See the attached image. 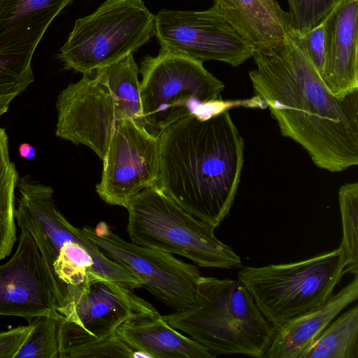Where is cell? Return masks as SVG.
<instances>
[{
	"mask_svg": "<svg viewBox=\"0 0 358 358\" xmlns=\"http://www.w3.org/2000/svg\"><path fill=\"white\" fill-rule=\"evenodd\" d=\"M255 94L281 134L299 144L317 167L341 172L358 164V91L336 98L307 56L287 36L253 52Z\"/></svg>",
	"mask_w": 358,
	"mask_h": 358,
	"instance_id": "1",
	"label": "cell"
},
{
	"mask_svg": "<svg viewBox=\"0 0 358 358\" xmlns=\"http://www.w3.org/2000/svg\"><path fill=\"white\" fill-rule=\"evenodd\" d=\"M231 104L187 116L159 135L158 186L187 213L215 227L229 213L244 162Z\"/></svg>",
	"mask_w": 358,
	"mask_h": 358,
	"instance_id": "2",
	"label": "cell"
},
{
	"mask_svg": "<svg viewBox=\"0 0 358 358\" xmlns=\"http://www.w3.org/2000/svg\"><path fill=\"white\" fill-rule=\"evenodd\" d=\"M163 317L216 356L264 358L277 329L238 279L202 275L194 303Z\"/></svg>",
	"mask_w": 358,
	"mask_h": 358,
	"instance_id": "3",
	"label": "cell"
},
{
	"mask_svg": "<svg viewBox=\"0 0 358 358\" xmlns=\"http://www.w3.org/2000/svg\"><path fill=\"white\" fill-rule=\"evenodd\" d=\"M133 289L97 274L72 288L58 311L59 358L100 357L121 324L160 315Z\"/></svg>",
	"mask_w": 358,
	"mask_h": 358,
	"instance_id": "4",
	"label": "cell"
},
{
	"mask_svg": "<svg viewBox=\"0 0 358 358\" xmlns=\"http://www.w3.org/2000/svg\"><path fill=\"white\" fill-rule=\"evenodd\" d=\"M126 208L132 243L186 257L201 267L242 266L241 257L216 238L215 227L187 213L157 183L142 190Z\"/></svg>",
	"mask_w": 358,
	"mask_h": 358,
	"instance_id": "5",
	"label": "cell"
},
{
	"mask_svg": "<svg viewBox=\"0 0 358 358\" xmlns=\"http://www.w3.org/2000/svg\"><path fill=\"white\" fill-rule=\"evenodd\" d=\"M345 274L339 246L298 262L242 266L237 276L264 317L278 327L325 303Z\"/></svg>",
	"mask_w": 358,
	"mask_h": 358,
	"instance_id": "6",
	"label": "cell"
},
{
	"mask_svg": "<svg viewBox=\"0 0 358 358\" xmlns=\"http://www.w3.org/2000/svg\"><path fill=\"white\" fill-rule=\"evenodd\" d=\"M142 124L157 135L177 121L223 102L222 82L203 61L160 49L141 62Z\"/></svg>",
	"mask_w": 358,
	"mask_h": 358,
	"instance_id": "7",
	"label": "cell"
},
{
	"mask_svg": "<svg viewBox=\"0 0 358 358\" xmlns=\"http://www.w3.org/2000/svg\"><path fill=\"white\" fill-rule=\"evenodd\" d=\"M155 35V15L142 0H106L78 19L59 57L67 69L91 76L136 52Z\"/></svg>",
	"mask_w": 358,
	"mask_h": 358,
	"instance_id": "8",
	"label": "cell"
},
{
	"mask_svg": "<svg viewBox=\"0 0 358 358\" xmlns=\"http://www.w3.org/2000/svg\"><path fill=\"white\" fill-rule=\"evenodd\" d=\"M81 231L102 254L139 278L143 287L166 306L179 310L194 303L202 276L196 266L169 252L128 242L104 222Z\"/></svg>",
	"mask_w": 358,
	"mask_h": 358,
	"instance_id": "9",
	"label": "cell"
},
{
	"mask_svg": "<svg viewBox=\"0 0 358 358\" xmlns=\"http://www.w3.org/2000/svg\"><path fill=\"white\" fill-rule=\"evenodd\" d=\"M159 136L134 119L117 120L103 158L96 192L106 203L126 208L142 190L157 183Z\"/></svg>",
	"mask_w": 358,
	"mask_h": 358,
	"instance_id": "10",
	"label": "cell"
},
{
	"mask_svg": "<svg viewBox=\"0 0 358 358\" xmlns=\"http://www.w3.org/2000/svg\"><path fill=\"white\" fill-rule=\"evenodd\" d=\"M161 49L237 66L252 57L254 48L225 20L219 5L201 10H161L155 15Z\"/></svg>",
	"mask_w": 358,
	"mask_h": 358,
	"instance_id": "11",
	"label": "cell"
},
{
	"mask_svg": "<svg viewBox=\"0 0 358 358\" xmlns=\"http://www.w3.org/2000/svg\"><path fill=\"white\" fill-rule=\"evenodd\" d=\"M73 0H0V97L34 81L31 59L48 27Z\"/></svg>",
	"mask_w": 358,
	"mask_h": 358,
	"instance_id": "12",
	"label": "cell"
},
{
	"mask_svg": "<svg viewBox=\"0 0 358 358\" xmlns=\"http://www.w3.org/2000/svg\"><path fill=\"white\" fill-rule=\"evenodd\" d=\"M55 134L89 147L103 160L117 119L112 94L96 73L83 75L57 96Z\"/></svg>",
	"mask_w": 358,
	"mask_h": 358,
	"instance_id": "13",
	"label": "cell"
},
{
	"mask_svg": "<svg viewBox=\"0 0 358 358\" xmlns=\"http://www.w3.org/2000/svg\"><path fill=\"white\" fill-rule=\"evenodd\" d=\"M51 278L29 233L20 228L17 249L0 264V315L34 317L57 313Z\"/></svg>",
	"mask_w": 358,
	"mask_h": 358,
	"instance_id": "14",
	"label": "cell"
},
{
	"mask_svg": "<svg viewBox=\"0 0 358 358\" xmlns=\"http://www.w3.org/2000/svg\"><path fill=\"white\" fill-rule=\"evenodd\" d=\"M358 0H341L324 20V64L320 76L343 99L358 91Z\"/></svg>",
	"mask_w": 358,
	"mask_h": 358,
	"instance_id": "15",
	"label": "cell"
},
{
	"mask_svg": "<svg viewBox=\"0 0 358 358\" xmlns=\"http://www.w3.org/2000/svg\"><path fill=\"white\" fill-rule=\"evenodd\" d=\"M357 299L358 275H355L322 305L277 327L264 358H299L328 324Z\"/></svg>",
	"mask_w": 358,
	"mask_h": 358,
	"instance_id": "16",
	"label": "cell"
},
{
	"mask_svg": "<svg viewBox=\"0 0 358 358\" xmlns=\"http://www.w3.org/2000/svg\"><path fill=\"white\" fill-rule=\"evenodd\" d=\"M236 32L255 50L283 41L289 31V14L276 0H214Z\"/></svg>",
	"mask_w": 358,
	"mask_h": 358,
	"instance_id": "17",
	"label": "cell"
},
{
	"mask_svg": "<svg viewBox=\"0 0 358 358\" xmlns=\"http://www.w3.org/2000/svg\"><path fill=\"white\" fill-rule=\"evenodd\" d=\"M117 335L133 350L150 358H215L207 348L178 332L163 316L130 320L116 330Z\"/></svg>",
	"mask_w": 358,
	"mask_h": 358,
	"instance_id": "18",
	"label": "cell"
},
{
	"mask_svg": "<svg viewBox=\"0 0 358 358\" xmlns=\"http://www.w3.org/2000/svg\"><path fill=\"white\" fill-rule=\"evenodd\" d=\"M139 73L140 68L133 53L94 73L107 85L112 94L117 121L130 118L142 124Z\"/></svg>",
	"mask_w": 358,
	"mask_h": 358,
	"instance_id": "19",
	"label": "cell"
},
{
	"mask_svg": "<svg viewBox=\"0 0 358 358\" xmlns=\"http://www.w3.org/2000/svg\"><path fill=\"white\" fill-rule=\"evenodd\" d=\"M299 358H358V305L332 320Z\"/></svg>",
	"mask_w": 358,
	"mask_h": 358,
	"instance_id": "20",
	"label": "cell"
},
{
	"mask_svg": "<svg viewBox=\"0 0 358 358\" xmlns=\"http://www.w3.org/2000/svg\"><path fill=\"white\" fill-rule=\"evenodd\" d=\"M19 178L9 155L7 134L0 127V260L10 255L16 241L15 190Z\"/></svg>",
	"mask_w": 358,
	"mask_h": 358,
	"instance_id": "21",
	"label": "cell"
},
{
	"mask_svg": "<svg viewBox=\"0 0 358 358\" xmlns=\"http://www.w3.org/2000/svg\"><path fill=\"white\" fill-rule=\"evenodd\" d=\"M346 273L358 275V182H346L338 189Z\"/></svg>",
	"mask_w": 358,
	"mask_h": 358,
	"instance_id": "22",
	"label": "cell"
},
{
	"mask_svg": "<svg viewBox=\"0 0 358 358\" xmlns=\"http://www.w3.org/2000/svg\"><path fill=\"white\" fill-rule=\"evenodd\" d=\"M58 315L33 317L31 331L14 358H59Z\"/></svg>",
	"mask_w": 358,
	"mask_h": 358,
	"instance_id": "23",
	"label": "cell"
},
{
	"mask_svg": "<svg viewBox=\"0 0 358 358\" xmlns=\"http://www.w3.org/2000/svg\"><path fill=\"white\" fill-rule=\"evenodd\" d=\"M341 0H287L289 32L303 34L321 24Z\"/></svg>",
	"mask_w": 358,
	"mask_h": 358,
	"instance_id": "24",
	"label": "cell"
},
{
	"mask_svg": "<svg viewBox=\"0 0 358 358\" xmlns=\"http://www.w3.org/2000/svg\"><path fill=\"white\" fill-rule=\"evenodd\" d=\"M287 36L307 56L320 75L324 64V22L306 34L289 32Z\"/></svg>",
	"mask_w": 358,
	"mask_h": 358,
	"instance_id": "25",
	"label": "cell"
},
{
	"mask_svg": "<svg viewBox=\"0 0 358 358\" xmlns=\"http://www.w3.org/2000/svg\"><path fill=\"white\" fill-rule=\"evenodd\" d=\"M31 329V325L20 326L0 332V358H14Z\"/></svg>",
	"mask_w": 358,
	"mask_h": 358,
	"instance_id": "26",
	"label": "cell"
},
{
	"mask_svg": "<svg viewBox=\"0 0 358 358\" xmlns=\"http://www.w3.org/2000/svg\"><path fill=\"white\" fill-rule=\"evenodd\" d=\"M20 156L24 159H32L36 157L35 148L28 143H23L18 148Z\"/></svg>",
	"mask_w": 358,
	"mask_h": 358,
	"instance_id": "27",
	"label": "cell"
}]
</instances>
